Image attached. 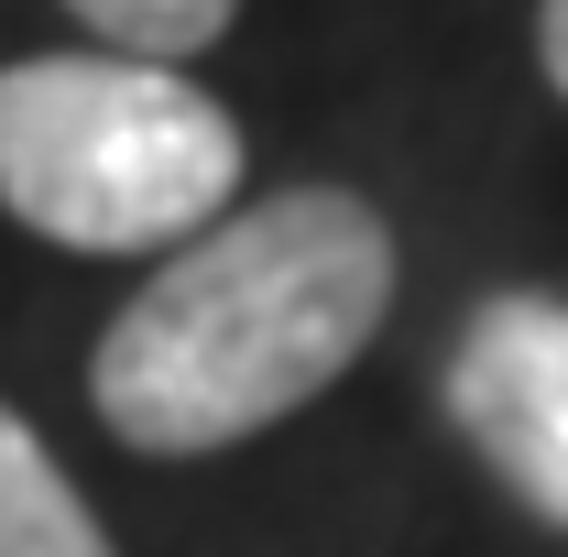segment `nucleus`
I'll use <instances>...</instances> for the list:
<instances>
[{"mask_svg":"<svg viewBox=\"0 0 568 557\" xmlns=\"http://www.w3.org/2000/svg\"><path fill=\"white\" fill-rule=\"evenodd\" d=\"M437 405H448V437L481 459V482L525 525L568 536V295L558 284L481 295L437 361Z\"/></svg>","mask_w":568,"mask_h":557,"instance_id":"obj_3","label":"nucleus"},{"mask_svg":"<svg viewBox=\"0 0 568 557\" xmlns=\"http://www.w3.org/2000/svg\"><path fill=\"white\" fill-rule=\"evenodd\" d=\"M394 219L361 186H263L110 306L88 416L132 459H230L351 383L394 317Z\"/></svg>","mask_w":568,"mask_h":557,"instance_id":"obj_1","label":"nucleus"},{"mask_svg":"<svg viewBox=\"0 0 568 557\" xmlns=\"http://www.w3.org/2000/svg\"><path fill=\"white\" fill-rule=\"evenodd\" d=\"M536 77L568 99V0H536Z\"/></svg>","mask_w":568,"mask_h":557,"instance_id":"obj_6","label":"nucleus"},{"mask_svg":"<svg viewBox=\"0 0 568 557\" xmlns=\"http://www.w3.org/2000/svg\"><path fill=\"white\" fill-rule=\"evenodd\" d=\"M252 198V142L186 67L67 44L0 67V219L77 263H164Z\"/></svg>","mask_w":568,"mask_h":557,"instance_id":"obj_2","label":"nucleus"},{"mask_svg":"<svg viewBox=\"0 0 568 557\" xmlns=\"http://www.w3.org/2000/svg\"><path fill=\"white\" fill-rule=\"evenodd\" d=\"M77 33L110 44V55H153V67H186L209 55L219 33L241 22V0H67Z\"/></svg>","mask_w":568,"mask_h":557,"instance_id":"obj_5","label":"nucleus"},{"mask_svg":"<svg viewBox=\"0 0 568 557\" xmlns=\"http://www.w3.org/2000/svg\"><path fill=\"white\" fill-rule=\"evenodd\" d=\"M0 557H121V536L99 525V503L55 459V437L11 394H0Z\"/></svg>","mask_w":568,"mask_h":557,"instance_id":"obj_4","label":"nucleus"}]
</instances>
